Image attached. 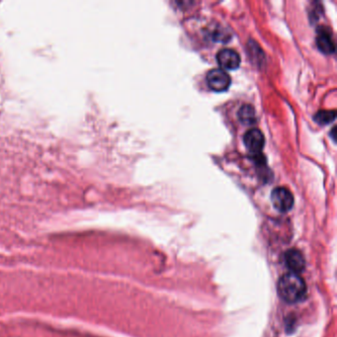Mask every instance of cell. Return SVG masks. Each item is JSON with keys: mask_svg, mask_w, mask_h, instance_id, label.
I'll return each instance as SVG.
<instances>
[{"mask_svg": "<svg viewBox=\"0 0 337 337\" xmlns=\"http://www.w3.org/2000/svg\"><path fill=\"white\" fill-rule=\"evenodd\" d=\"M278 294L284 302L296 303L303 300L306 294V287L299 274L290 272L279 279Z\"/></svg>", "mask_w": 337, "mask_h": 337, "instance_id": "1", "label": "cell"}, {"mask_svg": "<svg viewBox=\"0 0 337 337\" xmlns=\"http://www.w3.org/2000/svg\"><path fill=\"white\" fill-rule=\"evenodd\" d=\"M271 202L278 212L287 213L294 206V196L287 188L277 187L271 193Z\"/></svg>", "mask_w": 337, "mask_h": 337, "instance_id": "2", "label": "cell"}, {"mask_svg": "<svg viewBox=\"0 0 337 337\" xmlns=\"http://www.w3.org/2000/svg\"><path fill=\"white\" fill-rule=\"evenodd\" d=\"M207 83L215 92H224L229 89L232 84L231 76L228 72L221 68H214L207 74Z\"/></svg>", "mask_w": 337, "mask_h": 337, "instance_id": "3", "label": "cell"}, {"mask_svg": "<svg viewBox=\"0 0 337 337\" xmlns=\"http://www.w3.org/2000/svg\"><path fill=\"white\" fill-rule=\"evenodd\" d=\"M243 141L246 148L254 155H260L265 144V137L262 132L258 129L247 131L243 136Z\"/></svg>", "mask_w": 337, "mask_h": 337, "instance_id": "4", "label": "cell"}, {"mask_svg": "<svg viewBox=\"0 0 337 337\" xmlns=\"http://www.w3.org/2000/svg\"><path fill=\"white\" fill-rule=\"evenodd\" d=\"M219 65L227 70H235L240 66V57L237 52L232 49H223L217 55Z\"/></svg>", "mask_w": 337, "mask_h": 337, "instance_id": "5", "label": "cell"}, {"mask_svg": "<svg viewBox=\"0 0 337 337\" xmlns=\"http://www.w3.org/2000/svg\"><path fill=\"white\" fill-rule=\"evenodd\" d=\"M285 264L291 273L299 274L304 269L305 261L299 250L290 249L285 253Z\"/></svg>", "mask_w": 337, "mask_h": 337, "instance_id": "6", "label": "cell"}, {"mask_svg": "<svg viewBox=\"0 0 337 337\" xmlns=\"http://www.w3.org/2000/svg\"><path fill=\"white\" fill-rule=\"evenodd\" d=\"M316 45L319 51L325 55H330L334 53V50H335L334 43L328 32L321 31L318 33V36L316 38Z\"/></svg>", "mask_w": 337, "mask_h": 337, "instance_id": "7", "label": "cell"}, {"mask_svg": "<svg viewBox=\"0 0 337 337\" xmlns=\"http://www.w3.org/2000/svg\"><path fill=\"white\" fill-rule=\"evenodd\" d=\"M237 116H238L239 121L243 125H246V126H251V125L255 124L256 120H257L254 108L251 105H248V104L243 105L239 109Z\"/></svg>", "mask_w": 337, "mask_h": 337, "instance_id": "8", "label": "cell"}, {"mask_svg": "<svg viewBox=\"0 0 337 337\" xmlns=\"http://www.w3.org/2000/svg\"><path fill=\"white\" fill-rule=\"evenodd\" d=\"M336 114L334 111H319L314 116V121L319 125H327L334 121Z\"/></svg>", "mask_w": 337, "mask_h": 337, "instance_id": "9", "label": "cell"}]
</instances>
